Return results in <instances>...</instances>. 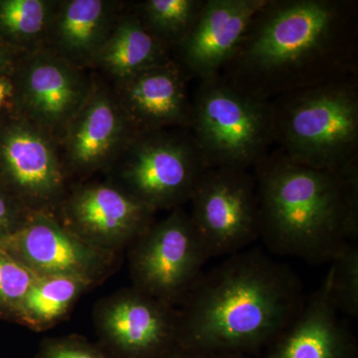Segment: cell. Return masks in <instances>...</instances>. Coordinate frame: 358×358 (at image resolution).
Returning <instances> with one entry per match:
<instances>
[{
    "label": "cell",
    "instance_id": "9a60e30c",
    "mask_svg": "<svg viewBox=\"0 0 358 358\" xmlns=\"http://www.w3.org/2000/svg\"><path fill=\"white\" fill-rule=\"evenodd\" d=\"M268 0H205L203 8L171 59L186 79L218 76L243 39L256 13Z\"/></svg>",
    "mask_w": 358,
    "mask_h": 358
},
{
    "label": "cell",
    "instance_id": "4316f807",
    "mask_svg": "<svg viewBox=\"0 0 358 358\" xmlns=\"http://www.w3.org/2000/svg\"><path fill=\"white\" fill-rule=\"evenodd\" d=\"M21 54L0 38V77L11 76Z\"/></svg>",
    "mask_w": 358,
    "mask_h": 358
},
{
    "label": "cell",
    "instance_id": "d4e9b609",
    "mask_svg": "<svg viewBox=\"0 0 358 358\" xmlns=\"http://www.w3.org/2000/svg\"><path fill=\"white\" fill-rule=\"evenodd\" d=\"M35 358H112L99 345L84 336L71 334L46 338L40 343Z\"/></svg>",
    "mask_w": 358,
    "mask_h": 358
},
{
    "label": "cell",
    "instance_id": "4fadbf2b",
    "mask_svg": "<svg viewBox=\"0 0 358 358\" xmlns=\"http://www.w3.org/2000/svg\"><path fill=\"white\" fill-rule=\"evenodd\" d=\"M0 248L33 274L69 275L99 284L114 270L117 254L96 249L66 228L55 213H33Z\"/></svg>",
    "mask_w": 358,
    "mask_h": 358
},
{
    "label": "cell",
    "instance_id": "83f0119b",
    "mask_svg": "<svg viewBox=\"0 0 358 358\" xmlns=\"http://www.w3.org/2000/svg\"><path fill=\"white\" fill-rule=\"evenodd\" d=\"M159 358H249L246 355H233V353L197 352V350H185L176 348L171 352L166 353Z\"/></svg>",
    "mask_w": 358,
    "mask_h": 358
},
{
    "label": "cell",
    "instance_id": "f1b7e54d",
    "mask_svg": "<svg viewBox=\"0 0 358 358\" xmlns=\"http://www.w3.org/2000/svg\"><path fill=\"white\" fill-rule=\"evenodd\" d=\"M13 100V85L10 77H0V115L11 110Z\"/></svg>",
    "mask_w": 358,
    "mask_h": 358
},
{
    "label": "cell",
    "instance_id": "5bb4252c",
    "mask_svg": "<svg viewBox=\"0 0 358 358\" xmlns=\"http://www.w3.org/2000/svg\"><path fill=\"white\" fill-rule=\"evenodd\" d=\"M136 134L113 87L94 77L88 99L59 141L66 173L69 178L108 173Z\"/></svg>",
    "mask_w": 358,
    "mask_h": 358
},
{
    "label": "cell",
    "instance_id": "d6986e66",
    "mask_svg": "<svg viewBox=\"0 0 358 358\" xmlns=\"http://www.w3.org/2000/svg\"><path fill=\"white\" fill-rule=\"evenodd\" d=\"M169 59L171 50L166 45L145 29L133 10L124 9L92 68L115 83Z\"/></svg>",
    "mask_w": 358,
    "mask_h": 358
},
{
    "label": "cell",
    "instance_id": "44dd1931",
    "mask_svg": "<svg viewBox=\"0 0 358 358\" xmlns=\"http://www.w3.org/2000/svg\"><path fill=\"white\" fill-rule=\"evenodd\" d=\"M58 0H0V38L20 53L43 48Z\"/></svg>",
    "mask_w": 358,
    "mask_h": 358
},
{
    "label": "cell",
    "instance_id": "484cf974",
    "mask_svg": "<svg viewBox=\"0 0 358 358\" xmlns=\"http://www.w3.org/2000/svg\"><path fill=\"white\" fill-rule=\"evenodd\" d=\"M32 214L0 186V242L20 231Z\"/></svg>",
    "mask_w": 358,
    "mask_h": 358
},
{
    "label": "cell",
    "instance_id": "8992f818",
    "mask_svg": "<svg viewBox=\"0 0 358 358\" xmlns=\"http://www.w3.org/2000/svg\"><path fill=\"white\" fill-rule=\"evenodd\" d=\"M210 169L189 129L134 134L108 171L110 181L155 212L189 201Z\"/></svg>",
    "mask_w": 358,
    "mask_h": 358
},
{
    "label": "cell",
    "instance_id": "6da1fadb",
    "mask_svg": "<svg viewBox=\"0 0 358 358\" xmlns=\"http://www.w3.org/2000/svg\"><path fill=\"white\" fill-rule=\"evenodd\" d=\"M357 2L268 0L218 76L271 101L357 76Z\"/></svg>",
    "mask_w": 358,
    "mask_h": 358
},
{
    "label": "cell",
    "instance_id": "2e32d148",
    "mask_svg": "<svg viewBox=\"0 0 358 358\" xmlns=\"http://www.w3.org/2000/svg\"><path fill=\"white\" fill-rule=\"evenodd\" d=\"M187 79L173 59L113 83L117 102L136 134L189 129L192 98Z\"/></svg>",
    "mask_w": 358,
    "mask_h": 358
},
{
    "label": "cell",
    "instance_id": "e0dca14e",
    "mask_svg": "<svg viewBox=\"0 0 358 358\" xmlns=\"http://www.w3.org/2000/svg\"><path fill=\"white\" fill-rule=\"evenodd\" d=\"M329 296V274L264 358H357L355 336Z\"/></svg>",
    "mask_w": 358,
    "mask_h": 358
},
{
    "label": "cell",
    "instance_id": "ac0fdd59",
    "mask_svg": "<svg viewBox=\"0 0 358 358\" xmlns=\"http://www.w3.org/2000/svg\"><path fill=\"white\" fill-rule=\"evenodd\" d=\"M124 6L112 0H58L43 48L78 68H92Z\"/></svg>",
    "mask_w": 358,
    "mask_h": 358
},
{
    "label": "cell",
    "instance_id": "8fae6325",
    "mask_svg": "<svg viewBox=\"0 0 358 358\" xmlns=\"http://www.w3.org/2000/svg\"><path fill=\"white\" fill-rule=\"evenodd\" d=\"M93 319L112 358H159L178 348V310L134 287L101 299Z\"/></svg>",
    "mask_w": 358,
    "mask_h": 358
},
{
    "label": "cell",
    "instance_id": "9c48e42d",
    "mask_svg": "<svg viewBox=\"0 0 358 358\" xmlns=\"http://www.w3.org/2000/svg\"><path fill=\"white\" fill-rule=\"evenodd\" d=\"M86 70L46 48L21 54L10 79L11 112L61 140L93 87Z\"/></svg>",
    "mask_w": 358,
    "mask_h": 358
},
{
    "label": "cell",
    "instance_id": "603a6c76",
    "mask_svg": "<svg viewBox=\"0 0 358 358\" xmlns=\"http://www.w3.org/2000/svg\"><path fill=\"white\" fill-rule=\"evenodd\" d=\"M329 296L339 313L358 317V247L346 245L331 261Z\"/></svg>",
    "mask_w": 358,
    "mask_h": 358
},
{
    "label": "cell",
    "instance_id": "52a82bcc",
    "mask_svg": "<svg viewBox=\"0 0 358 358\" xmlns=\"http://www.w3.org/2000/svg\"><path fill=\"white\" fill-rule=\"evenodd\" d=\"M133 287L169 305H182L210 256L181 207L154 222L129 247Z\"/></svg>",
    "mask_w": 358,
    "mask_h": 358
},
{
    "label": "cell",
    "instance_id": "3957f363",
    "mask_svg": "<svg viewBox=\"0 0 358 358\" xmlns=\"http://www.w3.org/2000/svg\"><path fill=\"white\" fill-rule=\"evenodd\" d=\"M259 238L277 255L331 262L358 235V157L338 171L280 150L255 167Z\"/></svg>",
    "mask_w": 358,
    "mask_h": 358
},
{
    "label": "cell",
    "instance_id": "277c9868",
    "mask_svg": "<svg viewBox=\"0 0 358 358\" xmlns=\"http://www.w3.org/2000/svg\"><path fill=\"white\" fill-rule=\"evenodd\" d=\"M273 136L289 159L338 171L358 157L357 76L271 101Z\"/></svg>",
    "mask_w": 358,
    "mask_h": 358
},
{
    "label": "cell",
    "instance_id": "ba28073f",
    "mask_svg": "<svg viewBox=\"0 0 358 358\" xmlns=\"http://www.w3.org/2000/svg\"><path fill=\"white\" fill-rule=\"evenodd\" d=\"M58 141L7 110L0 115V186L30 213H55L69 192Z\"/></svg>",
    "mask_w": 358,
    "mask_h": 358
},
{
    "label": "cell",
    "instance_id": "ffe728a7",
    "mask_svg": "<svg viewBox=\"0 0 358 358\" xmlns=\"http://www.w3.org/2000/svg\"><path fill=\"white\" fill-rule=\"evenodd\" d=\"M94 282L69 275H37L8 319L35 331L57 324Z\"/></svg>",
    "mask_w": 358,
    "mask_h": 358
},
{
    "label": "cell",
    "instance_id": "cb8c5ba5",
    "mask_svg": "<svg viewBox=\"0 0 358 358\" xmlns=\"http://www.w3.org/2000/svg\"><path fill=\"white\" fill-rule=\"evenodd\" d=\"M36 277L24 265L0 248V317L8 319Z\"/></svg>",
    "mask_w": 358,
    "mask_h": 358
},
{
    "label": "cell",
    "instance_id": "7a4b0ae2",
    "mask_svg": "<svg viewBox=\"0 0 358 358\" xmlns=\"http://www.w3.org/2000/svg\"><path fill=\"white\" fill-rule=\"evenodd\" d=\"M300 279L259 250L228 256L180 306L178 348L246 355L268 346L300 313Z\"/></svg>",
    "mask_w": 358,
    "mask_h": 358
},
{
    "label": "cell",
    "instance_id": "30bf717a",
    "mask_svg": "<svg viewBox=\"0 0 358 358\" xmlns=\"http://www.w3.org/2000/svg\"><path fill=\"white\" fill-rule=\"evenodd\" d=\"M189 201L190 218L210 258L234 255L259 239L256 179L248 171L207 169Z\"/></svg>",
    "mask_w": 358,
    "mask_h": 358
},
{
    "label": "cell",
    "instance_id": "5b68a950",
    "mask_svg": "<svg viewBox=\"0 0 358 358\" xmlns=\"http://www.w3.org/2000/svg\"><path fill=\"white\" fill-rule=\"evenodd\" d=\"M192 133L210 169L249 171L274 145L271 102L216 76L192 96Z\"/></svg>",
    "mask_w": 358,
    "mask_h": 358
},
{
    "label": "cell",
    "instance_id": "7402d4cb",
    "mask_svg": "<svg viewBox=\"0 0 358 358\" xmlns=\"http://www.w3.org/2000/svg\"><path fill=\"white\" fill-rule=\"evenodd\" d=\"M205 0H145L133 11L152 36L171 51L189 33Z\"/></svg>",
    "mask_w": 358,
    "mask_h": 358
},
{
    "label": "cell",
    "instance_id": "7c38bea8",
    "mask_svg": "<svg viewBox=\"0 0 358 358\" xmlns=\"http://www.w3.org/2000/svg\"><path fill=\"white\" fill-rule=\"evenodd\" d=\"M155 213L108 180L69 189L55 215L87 244L117 254L148 230Z\"/></svg>",
    "mask_w": 358,
    "mask_h": 358
}]
</instances>
